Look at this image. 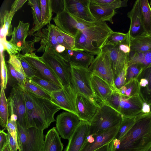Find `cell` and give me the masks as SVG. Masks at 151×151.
<instances>
[{
    "mask_svg": "<svg viewBox=\"0 0 151 151\" xmlns=\"http://www.w3.org/2000/svg\"><path fill=\"white\" fill-rule=\"evenodd\" d=\"M111 151H147L151 147V111L135 117L129 131L110 142Z\"/></svg>",
    "mask_w": 151,
    "mask_h": 151,
    "instance_id": "obj_1",
    "label": "cell"
},
{
    "mask_svg": "<svg viewBox=\"0 0 151 151\" xmlns=\"http://www.w3.org/2000/svg\"><path fill=\"white\" fill-rule=\"evenodd\" d=\"M113 32L106 22L97 21L92 26L78 32L74 37L75 47L73 50L97 55L107 38Z\"/></svg>",
    "mask_w": 151,
    "mask_h": 151,
    "instance_id": "obj_2",
    "label": "cell"
},
{
    "mask_svg": "<svg viewBox=\"0 0 151 151\" xmlns=\"http://www.w3.org/2000/svg\"><path fill=\"white\" fill-rule=\"evenodd\" d=\"M27 91L33 98L34 107L27 114L26 128L33 127L43 131L56 121L54 115L61 109L51 100Z\"/></svg>",
    "mask_w": 151,
    "mask_h": 151,
    "instance_id": "obj_3",
    "label": "cell"
},
{
    "mask_svg": "<svg viewBox=\"0 0 151 151\" xmlns=\"http://www.w3.org/2000/svg\"><path fill=\"white\" fill-rule=\"evenodd\" d=\"M37 52H43L40 59L52 71L64 87L71 84V73L69 63L65 61L61 55L47 43H41Z\"/></svg>",
    "mask_w": 151,
    "mask_h": 151,
    "instance_id": "obj_4",
    "label": "cell"
},
{
    "mask_svg": "<svg viewBox=\"0 0 151 151\" xmlns=\"http://www.w3.org/2000/svg\"><path fill=\"white\" fill-rule=\"evenodd\" d=\"M122 119L117 111L109 106L105 104H99L95 114L88 122L89 134H99L119 126Z\"/></svg>",
    "mask_w": 151,
    "mask_h": 151,
    "instance_id": "obj_5",
    "label": "cell"
},
{
    "mask_svg": "<svg viewBox=\"0 0 151 151\" xmlns=\"http://www.w3.org/2000/svg\"><path fill=\"white\" fill-rule=\"evenodd\" d=\"M143 102L139 95L128 97L118 91L113 92L105 104L116 110L123 118H132L143 113Z\"/></svg>",
    "mask_w": 151,
    "mask_h": 151,
    "instance_id": "obj_6",
    "label": "cell"
},
{
    "mask_svg": "<svg viewBox=\"0 0 151 151\" xmlns=\"http://www.w3.org/2000/svg\"><path fill=\"white\" fill-rule=\"evenodd\" d=\"M17 127L19 151H42L44 141L43 130L33 127L23 128L17 124Z\"/></svg>",
    "mask_w": 151,
    "mask_h": 151,
    "instance_id": "obj_7",
    "label": "cell"
},
{
    "mask_svg": "<svg viewBox=\"0 0 151 151\" xmlns=\"http://www.w3.org/2000/svg\"><path fill=\"white\" fill-rule=\"evenodd\" d=\"M70 65L71 84L76 93L83 95L97 102L92 87L91 73L88 69Z\"/></svg>",
    "mask_w": 151,
    "mask_h": 151,
    "instance_id": "obj_8",
    "label": "cell"
},
{
    "mask_svg": "<svg viewBox=\"0 0 151 151\" xmlns=\"http://www.w3.org/2000/svg\"><path fill=\"white\" fill-rule=\"evenodd\" d=\"M53 20L56 26L64 32L75 37L79 31H82L92 26L94 22H89L79 18L65 9L56 14Z\"/></svg>",
    "mask_w": 151,
    "mask_h": 151,
    "instance_id": "obj_9",
    "label": "cell"
},
{
    "mask_svg": "<svg viewBox=\"0 0 151 151\" xmlns=\"http://www.w3.org/2000/svg\"><path fill=\"white\" fill-rule=\"evenodd\" d=\"M88 69L91 73L108 83L114 91H118L114 84L113 70L107 53L101 51L92 61Z\"/></svg>",
    "mask_w": 151,
    "mask_h": 151,
    "instance_id": "obj_10",
    "label": "cell"
},
{
    "mask_svg": "<svg viewBox=\"0 0 151 151\" xmlns=\"http://www.w3.org/2000/svg\"><path fill=\"white\" fill-rule=\"evenodd\" d=\"M7 99L9 115L14 114L17 117V124L26 128V109L24 96V89L18 85L12 86Z\"/></svg>",
    "mask_w": 151,
    "mask_h": 151,
    "instance_id": "obj_11",
    "label": "cell"
},
{
    "mask_svg": "<svg viewBox=\"0 0 151 151\" xmlns=\"http://www.w3.org/2000/svg\"><path fill=\"white\" fill-rule=\"evenodd\" d=\"M76 96L77 93L71 84L64 86L61 90L52 92L51 101L61 109L77 115Z\"/></svg>",
    "mask_w": 151,
    "mask_h": 151,
    "instance_id": "obj_12",
    "label": "cell"
},
{
    "mask_svg": "<svg viewBox=\"0 0 151 151\" xmlns=\"http://www.w3.org/2000/svg\"><path fill=\"white\" fill-rule=\"evenodd\" d=\"M81 121L76 114L67 111L63 112L56 118V129L61 138L68 140Z\"/></svg>",
    "mask_w": 151,
    "mask_h": 151,
    "instance_id": "obj_13",
    "label": "cell"
},
{
    "mask_svg": "<svg viewBox=\"0 0 151 151\" xmlns=\"http://www.w3.org/2000/svg\"><path fill=\"white\" fill-rule=\"evenodd\" d=\"M119 125L99 133L89 134L80 151H94L110 142L115 137Z\"/></svg>",
    "mask_w": 151,
    "mask_h": 151,
    "instance_id": "obj_14",
    "label": "cell"
},
{
    "mask_svg": "<svg viewBox=\"0 0 151 151\" xmlns=\"http://www.w3.org/2000/svg\"><path fill=\"white\" fill-rule=\"evenodd\" d=\"M65 10L68 13L89 22L97 20L89 8L90 0H64Z\"/></svg>",
    "mask_w": 151,
    "mask_h": 151,
    "instance_id": "obj_15",
    "label": "cell"
},
{
    "mask_svg": "<svg viewBox=\"0 0 151 151\" xmlns=\"http://www.w3.org/2000/svg\"><path fill=\"white\" fill-rule=\"evenodd\" d=\"M118 45H104L101 50L107 53L109 57L113 70L114 80L127 64L129 55L121 52Z\"/></svg>",
    "mask_w": 151,
    "mask_h": 151,
    "instance_id": "obj_16",
    "label": "cell"
},
{
    "mask_svg": "<svg viewBox=\"0 0 151 151\" xmlns=\"http://www.w3.org/2000/svg\"><path fill=\"white\" fill-rule=\"evenodd\" d=\"M130 20V24L127 33L129 37H134L147 34L143 27L140 0L134 2L131 10L127 14Z\"/></svg>",
    "mask_w": 151,
    "mask_h": 151,
    "instance_id": "obj_17",
    "label": "cell"
},
{
    "mask_svg": "<svg viewBox=\"0 0 151 151\" xmlns=\"http://www.w3.org/2000/svg\"><path fill=\"white\" fill-rule=\"evenodd\" d=\"M76 104L77 116L81 120L87 122L93 117L99 106L97 102L80 94H77Z\"/></svg>",
    "mask_w": 151,
    "mask_h": 151,
    "instance_id": "obj_18",
    "label": "cell"
},
{
    "mask_svg": "<svg viewBox=\"0 0 151 151\" xmlns=\"http://www.w3.org/2000/svg\"><path fill=\"white\" fill-rule=\"evenodd\" d=\"M91 79L96 101L99 104H105L114 91L108 83L99 76L91 73Z\"/></svg>",
    "mask_w": 151,
    "mask_h": 151,
    "instance_id": "obj_19",
    "label": "cell"
},
{
    "mask_svg": "<svg viewBox=\"0 0 151 151\" xmlns=\"http://www.w3.org/2000/svg\"><path fill=\"white\" fill-rule=\"evenodd\" d=\"M89 131L88 122L81 120L68 139V145L64 151H80L89 135Z\"/></svg>",
    "mask_w": 151,
    "mask_h": 151,
    "instance_id": "obj_20",
    "label": "cell"
},
{
    "mask_svg": "<svg viewBox=\"0 0 151 151\" xmlns=\"http://www.w3.org/2000/svg\"><path fill=\"white\" fill-rule=\"evenodd\" d=\"M23 56L27 61L36 69L44 77L63 87L59 78L35 54V52L27 53Z\"/></svg>",
    "mask_w": 151,
    "mask_h": 151,
    "instance_id": "obj_21",
    "label": "cell"
},
{
    "mask_svg": "<svg viewBox=\"0 0 151 151\" xmlns=\"http://www.w3.org/2000/svg\"><path fill=\"white\" fill-rule=\"evenodd\" d=\"M137 79L139 96L144 102L151 106V63L143 69Z\"/></svg>",
    "mask_w": 151,
    "mask_h": 151,
    "instance_id": "obj_22",
    "label": "cell"
},
{
    "mask_svg": "<svg viewBox=\"0 0 151 151\" xmlns=\"http://www.w3.org/2000/svg\"><path fill=\"white\" fill-rule=\"evenodd\" d=\"M63 145L56 128L50 129L45 136L41 151H62Z\"/></svg>",
    "mask_w": 151,
    "mask_h": 151,
    "instance_id": "obj_23",
    "label": "cell"
},
{
    "mask_svg": "<svg viewBox=\"0 0 151 151\" xmlns=\"http://www.w3.org/2000/svg\"><path fill=\"white\" fill-rule=\"evenodd\" d=\"M90 10L92 16L96 20L113 23V18L116 12L110 8L96 5L90 2Z\"/></svg>",
    "mask_w": 151,
    "mask_h": 151,
    "instance_id": "obj_24",
    "label": "cell"
},
{
    "mask_svg": "<svg viewBox=\"0 0 151 151\" xmlns=\"http://www.w3.org/2000/svg\"><path fill=\"white\" fill-rule=\"evenodd\" d=\"M128 39L131 52H145L151 50V35L146 34L131 37L128 34Z\"/></svg>",
    "mask_w": 151,
    "mask_h": 151,
    "instance_id": "obj_25",
    "label": "cell"
},
{
    "mask_svg": "<svg viewBox=\"0 0 151 151\" xmlns=\"http://www.w3.org/2000/svg\"><path fill=\"white\" fill-rule=\"evenodd\" d=\"M73 51L74 54L70 58L69 63L75 66L88 69L94 59V55L84 51L79 50Z\"/></svg>",
    "mask_w": 151,
    "mask_h": 151,
    "instance_id": "obj_26",
    "label": "cell"
},
{
    "mask_svg": "<svg viewBox=\"0 0 151 151\" xmlns=\"http://www.w3.org/2000/svg\"><path fill=\"white\" fill-rule=\"evenodd\" d=\"M29 23H24L20 21L18 26L14 28L10 40L17 45L19 44L22 45L26 41L27 37L29 36Z\"/></svg>",
    "mask_w": 151,
    "mask_h": 151,
    "instance_id": "obj_27",
    "label": "cell"
},
{
    "mask_svg": "<svg viewBox=\"0 0 151 151\" xmlns=\"http://www.w3.org/2000/svg\"><path fill=\"white\" fill-rule=\"evenodd\" d=\"M37 72L35 76L28 79L32 82L41 87L51 94L52 92L61 90L63 88L47 79Z\"/></svg>",
    "mask_w": 151,
    "mask_h": 151,
    "instance_id": "obj_28",
    "label": "cell"
},
{
    "mask_svg": "<svg viewBox=\"0 0 151 151\" xmlns=\"http://www.w3.org/2000/svg\"><path fill=\"white\" fill-rule=\"evenodd\" d=\"M40 1L41 12V22L35 32L39 31L45 25L50 23L52 15L51 0H40Z\"/></svg>",
    "mask_w": 151,
    "mask_h": 151,
    "instance_id": "obj_29",
    "label": "cell"
},
{
    "mask_svg": "<svg viewBox=\"0 0 151 151\" xmlns=\"http://www.w3.org/2000/svg\"><path fill=\"white\" fill-rule=\"evenodd\" d=\"M28 4L31 6L35 26L29 32V35L33 36L41 22V12L40 0H29Z\"/></svg>",
    "mask_w": 151,
    "mask_h": 151,
    "instance_id": "obj_30",
    "label": "cell"
},
{
    "mask_svg": "<svg viewBox=\"0 0 151 151\" xmlns=\"http://www.w3.org/2000/svg\"><path fill=\"white\" fill-rule=\"evenodd\" d=\"M133 52L134 53L132 55H129L127 66L139 63L142 65L144 68L151 63V50L145 52Z\"/></svg>",
    "mask_w": 151,
    "mask_h": 151,
    "instance_id": "obj_31",
    "label": "cell"
},
{
    "mask_svg": "<svg viewBox=\"0 0 151 151\" xmlns=\"http://www.w3.org/2000/svg\"><path fill=\"white\" fill-rule=\"evenodd\" d=\"M143 27L145 32L151 35V7L147 0H140Z\"/></svg>",
    "mask_w": 151,
    "mask_h": 151,
    "instance_id": "obj_32",
    "label": "cell"
},
{
    "mask_svg": "<svg viewBox=\"0 0 151 151\" xmlns=\"http://www.w3.org/2000/svg\"><path fill=\"white\" fill-rule=\"evenodd\" d=\"M10 116L9 105L4 89L1 87L0 97V124L2 128H5L6 126Z\"/></svg>",
    "mask_w": 151,
    "mask_h": 151,
    "instance_id": "obj_33",
    "label": "cell"
},
{
    "mask_svg": "<svg viewBox=\"0 0 151 151\" xmlns=\"http://www.w3.org/2000/svg\"><path fill=\"white\" fill-rule=\"evenodd\" d=\"M23 89L41 97L51 100V94L27 79Z\"/></svg>",
    "mask_w": 151,
    "mask_h": 151,
    "instance_id": "obj_34",
    "label": "cell"
},
{
    "mask_svg": "<svg viewBox=\"0 0 151 151\" xmlns=\"http://www.w3.org/2000/svg\"><path fill=\"white\" fill-rule=\"evenodd\" d=\"M14 15V14L10 13L7 10H5L2 14L1 13V27H4L5 35L6 37L7 36L9 37L12 35V25L11 24Z\"/></svg>",
    "mask_w": 151,
    "mask_h": 151,
    "instance_id": "obj_35",
    "label": "cell"
},
{
    "mask_svg": "<svg viewBox=\"0 0 151 151\" xmlns=\"http://www.w3.org/2000/svg\"><path fill=\"white\" fill-rule=\"evenodd\" d=\"M127 0H90L92 3L107 7L114 10L127 6Z\"/></svg>",
    "mask_w": 151,
    "mask_h": 151,
    "instance_id": "obj_36",
    "label": "cell"
},
{
    "mask_svg": "<svg viewBox=\"0 0 151 151\" xmlns=\"http://www.w3.org/2000/svg\"><path fill=\"white\" fill-rule=\"evenodd\" d=\"M128 36L127 33H124L113 32L108 37L103 46L117 45L125 43L127 41Z\"/></svg>",
    "mask_w": 151,
    "mask_h": 151,
    "instance_id": "obj_37",
    "label": "cell"
},
{
    "mask_svg": "<svg viewBox=\"0 0 151 151\" xmlns=\"http://www.w3.org/2000/svg\"><path fill=\"white\" fill-rule=\"evenodd\" d=\"M135 119V117L123 118L114 138L119 139L126 134L134 125Z\"/></svg>",
    "mask_w": 151,
    "mask_h": 151,
    "instance_id": "obj_38",
    "label": "cell"
},
{
    "mask_svg": "<svg viewBox=\"0 0 151 151\" xmlns=\"http://www.w3.org/2000/svg\"><path fill=\"white\" fill-rule=\"evenodd\" d=\"M17 55L21 62L27 79H29L35 76L37 70L27 61L23 55L19 53Z\"/></svg>",
    "mask_w": 151,
    "mask_h": 151,
    "instance_id": "obj_39",
    "label": "cell"
},
{
    "mask_svg": "<svg viewBox=\"0 0 151 151\" xmlns=\"http://www.w3.org/2000/svg\"><path fill=\"white\" fill-rule=\"evenodd\" d=\"M123 87L126 96L130 97L139 95V87L137 78L130 81Z\"/></svg>",
    "mask_w": 151,
    "mask_h": 151,
    "instance_id": "obj_40",
    "label": "cell"
},
{
    "mask_svg": "<svg viewBox=\"0 0 151 151\" xmlns=\"http://www.w3.org/2000/svg\"><path fill=\"white\" fill-rule=\"evenodd\" d=\"M144 67L141 64L136 63L127 66L126 73V83L137 78Z\"/></svg>",
    "mask_w": 151,
    "mask_h": 151,
    "instance_id": "obj_41",
    "label": "cell"
},
{
    "mask_svg": "<svg viewBox=\"0 0 151 151\" xmlns=\"http://www.w3.org/2000/svg\"><path fill=\"white\" fill-rule=\"evenodd\" d=\"M1 43L3 45L4 50H6L9 55H16L22 51V46H19L11 41H7L6 39H0Z\"/></svg>",
    "mask_w": 151,
    "mask_h": 151,
    "instance_id": "obj_42",
    "label": "cell"
},
{
    "mask_svg": "<svg viewBox=\"0 0 151 151\" xmlns=\"http://www.w3.org/2000/svg\"><path fill=\"white\" fill-rule=\"evenodd\" d=\"M17 121L12 117H10L9 119L6 127L3 129V130H7L14 138L16 143L19 150V147L17 135Z\"/></svg>",
    "mask_w": 151,
    "mask_h": 151,
    "instance_id": "obj_43",
    "label": "cell"
},
{
    "mask_svg": "<svg viewBox=\"0 0 151 151\" xmlns=\"http://www.w3.org/2000/svg\"><path fill=\"white\" fill-rule=\"evenodd\" d=\"M1 87L4 89L6 88L8 83V73L7 65L6 64L4 55L1 56Z\"/></svg>",
    "mask_w": 151,
    "mask_h": 151,
    "instance_id": "obj_44",
    "label": "cell"
},
{
    "mask_svg": "<svg viewBox=\"0 0 151 151\" xmlns=\"http://www.w3.org/2000/svg\"><path fill=\"white\" fill-rule=\"evenodd\" d=\"M127 65H125L118 76L114 79V83L116 88L119 89L126 83V73Z\"/></svg>",
    "mask_w": 151,
    "mask_h": 151,
    "instance_id": "obj_45",
    "label": "cell"
},
{
    "mask_svg": "<svg viewBox=\"0 0 151 151\" xmlns=\"http://www.w3.org/2000/svg\"><path fill=\"white\" fill-rule=\"evenodd\" d=\"M7 62L13 66L16 72L21 73L26 77L21 62L17 55H9V59Z\"/></svg>",
    "mask_w": 151,
    "mask_h": 151,
    "instance_id": "obj_46",
    "label": "cell"
},
{
    "mask_svg": "<svg viewBox=\"0 0 151 151\" xmlns=\"http://www.w3.org/2000/svg\"><path fill=\"white\" fill-rule=\"evenodd\" d=\"M8 73V83L12 86L14 85H18V83L16 71L13 66L10 64L7 65Z\"/></svg>",
    "mask_w": 151,
    "mask_h": 151,
    "instance_id": "obj_47",
    "label": "cell"
},
{
    "mask_svg": "<svg viewBox=\"0 0 151 151\" xmlns=\"http://www.w3.org/2000/svg\"><path fill=\"white\" fill-rule=\"evenodd\" d=\"M52 12L56 14H59L65 9L64 0H51Z\"/></svg>",
    "mask_w": 151,
    "mask_h": 151,
    "instance_id": "obj_48",
    "label": "cell"
},
{
    "mask_svg": "<svg viewBox=\"0 0 151 151\" xmlns=\"http://www.w3.org/2000/svg\"><path fill=\"white\" fill-rule=\"evenodd\" d=\"M24 89V96L26 109V113L32 111L34 107L33 98L29 93Z\"/></svg>",
    "mask_w": 151,
    "mask_h": 151,
    "instance_id": "obj_49",
    "label": "cell"
},
{
    "mask_svg": "<svg viewBox=\"0 0 151 151\" xmlns=\"http://www.w3.org/2000/svg\"><path fill=\"white\" fill-rule=\"evenodd\" d=\"M33 41H26L22 45V53L24 55L27 53H31L36 50L34 46Z\"/></svg>",
    "mask_w": 151,
    "mask_h": 151,
    "instance_id": "obj_50",
    "label": "cell"
},
{
    "mask_svg": "<svg viewBox=\"0 0 151 151\" xmlns=\"http://www.w3.org/2000/svg\"><path fill=\"white\" fill-rule=\"evenodd\" d=\"M58 30L63 37L66 43L72 49L75 47V38L61 31L58 27Z\"/></svg>",
    "mask_w": 151,
    "mask_h": 151,
    "instance_id": "obj_51",
    "label": "cell"
},
{
    "mask_svg": "<svg viewBox=\"0 0 151 151\" xmlns=\"http://www.w3.org/2000/svg\"><path fill=\"white\" fill-rule=\"evenodd\" d=\"M7 133L3 130H0V151H4L5 147L7 146Z\"/></svg>",
    "mask_w": 151,
    "mask_h": 151,
    "instance_id": "obj_52",
    "label": "cell"
},
{
    "mask_svg": "<svg viewBox=\"0 0 151 151\" xmlns=\"http://www.w3.org/2000/svg\"><path fill=\"white\" fill-rule=\"evenodd\" d=\"M27 0H16L12 4L9 12L14 14L21 9Z\"/></svg>",
    "mask_w": 151,
    "mask_h": 151,
    "instance_id": "obj_53",
    "label": "cell"
},
{
    "mask_svg": "<svg viewBox=\"0 0 151 151\" xmlns=\"http://www.w3.org/2000/svg\"><path fill=\"white\" fill-rule=\"evenodd\" d=\"M8 145L7 147L11 151H17L19 150L16 142L10 134L7 132Z\"/></svg>",
    "mask_w": 151,
    "mask_h": 151,
    "instance_id": "obj_54",
    "label": "cell"
},
{
    "mask_svg": "<svg viewBox=\"0 0 151 151\" xmlns=\"http://www.w3.org/2000/svg\"><path fill=\"white\" fill-rule=\"evenodd\" d=\"M118 48L123 53L126 54H129L131 52V48L128 38L127 42L118 45Z\"/></svg>",
    "mask_w": 151,
    "mask_h": 151,
    "instance_id": "obj_55",
    "label": "cell"
},
{
    "mask_svg": "<svg viewBox=\"0 0 151 151\" xmlns=\"http://www.w3.org/2000/svg\"><path fill=\"white\" fill-rule=\"evenodd\" d=\"M150 106L147 103L143 102L142 108V112L143 113H148L150 111Z\"/></svg>",
    "mask_w": 151,
    "mask_h": 151,
    "instance_id": "obj_56",
    "label": "cell"
},
{
    "mask_svg": "<svg viewBox=\"0 0 151 151\" xmlns=\"http://www.w3.org/2000/svg\"><path fill=\"white\" fill-rule=\"evenodd\" d=\"M94 151H111L110 142L104 145Z\"/></svg>",
    "mask_w": 151,
    "mask_h": 151,
    "instance_id": "obj_57",
    "label": "cell"
},
{
    "mask_svg": "<svg viewBox=\"0 0 151 151\" xmlns=\"http://www.w3.org/2000/svg\"><path fill=\"white\" fill-rule=\"evenodd\" d=\"M66 49L65 47L64 46L60 44L57 47L55 50L57 52L61 55V54L65 51Z\"/></svg>",
    "mask_w": 151,
    "mask_h": 151,
    "instance_id": "obj_58",
    "label": "cell"
},
{
    "mask_svg": "<svg viewBox=\"0 0 151 151\" xmlns=\"http://www.w3.org/2000/svg\"><path fill=\"white\" fill-rule=\"evenodd\" d=\"M4 151H11L9 149V148L7 147V146H6L5 147Z\"/></svg>",
    "mask_w": 151,
    "mask_h": 151,
    "instance_id": "obj_59",
    "label": "cell"
},
{
    "mask_svg": "<svg viewBox=\"0 0 151 151\" xmlns=\"http://www.w3.org/2000/svg\"><path fill=\"white\" fill-rule=\"evenodd\" d=\"M147 151H151V147Z\"/></svg>",
    "mask_w": 151,
    "mask_h": 151,
    "instance_id": "obj_60",
    "label": "cell"
},
{
    "mask_svg": "<svg viewBox=\"0 0 151 151\" xmlns=\"http://www.w3.org/2000/svg\"><path fill=\"white\" fill-rule=\"evenodd\" d=\"M150 5H151V0L150 1V3H149Z\"/></svg>",
    "mask_w": 151,
    "mask_h": 151,
    "instance_id": "obj_61",
    "label": "cell"
}]
</instances>
